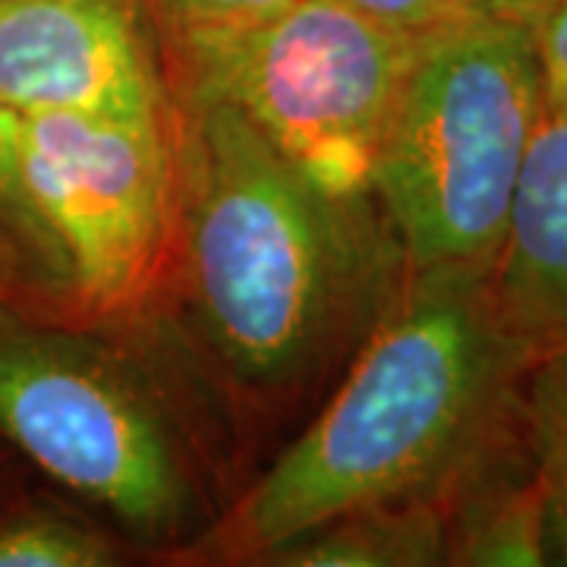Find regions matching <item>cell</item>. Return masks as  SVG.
Instances as JSON below:
<instances>
[{"label": "cell", "instance_id": "obj_11", "mask_svg": "<svg viewBox=\"0 0 567 567\" xmlns=\"http://www.w3.org/2000/svg\"><path fill=\"white\" fill-rule=\"evenodd\" d=\"M524 379L520 432L546 511L548 565L567 567V341L543 350Z\"/></svg>", "mask_w": 567, "mask_h": 567}, {"label": "cell", "instance_id": "obj_1", "mask_svg": "<svg viewBox=\"0 0 567 567\" xmlns=\"http://www.w3.org/2000/svg\"><path fill=\"white\" fill-rule=\"evenodd\" d=\"M492 271L406 268L344 385L234 507L221 555L259 565L353 507L445 502L514 439L536 353L502 319Z\"/></svg>", "mask_w": 567, "mask_h": 567}, {"label": "cell", "instance_id": "obj_18", "mask_svg": "<svg viewBox=\"0 0 567 567\" xmlns=\"http://www.w3.org/2000/svg\"><path fill=\"white\" fill-rule=\"evenodd\" d=\"M0 306H35V309H48V303L35 293V287L20 271V265L13 262L3 249H0Z\"/></svg>", "mask_w": 567, "mask_h": 567}, {"label": "cell", "instance_id": "obj_4", "mask_svg": "<svg viewBox=\"0 0 567 567\" xmlns=\"http://www.w3.org/2000/svg\"><path fill=\"white\" fill-rule=\"evenodd\" d=\"M420 32L350 0H290L262 20L162 41L167 92L234 107L328 196L365 203Z\"/></svg>", "mask_w": 567, "mask_h": 567}, {"label": "cell", "instance_id": "obj_10", "mask_svg": "<svg viewBox=\"0 0 567 567\" xmlns=\"http://www.w3.org/2000/svg\"><path fill=\"white\" fill-rule=\"evenodd\" d=\"M442 498H398L353 507L278 546L259 565L281 567H429L445 565Z\"/></svg>", "mask_w": 567, "mask_h": 567}, {"label": "cell", "instance_id": "obj_6", "mask_svg": "<svg viewBox=\"0 0 567 567\" xmlns=\"http://www.w3.org/2000/svg\"><path fill=\"white\" fill-rule=\"evenodd\" d=\"M20 155L73 303L107 312L140 297L177 227L171 102L20 114Z\"/></svg>", "mask_w": 567, "mask_h": 567}, {"label": "cell", "instance_id": "obj_3", "mask_svg": "<svg viewBox=\"0 0 567 567\" xmlns=\"http://www.w3.org/2000/svg\"><path fill=\"white\" fill-rule=\"evenodd\" d=\"M543 117L533 29L476 17L423 29L372 167L406 268L495 265Z\"/></svg>", "mask_w": 567, "mask_h": 567}, {"label": "cell", "instance_id": "obj_2", "mask_svg": "<svg viewBox=\"0 0 567 567\" xmlns=\"http://www.w3.org/2000/svg\"><path fill=\"white\" fill-rule=\"evenodd\" d=\"M186 281L227 372L300 382L388 284L372 203L309 183L224 102L167 92Z\"/></svg>", "mask_w": 567, "mask_h": 567}, {"label": "cell", "instance_id": "obj_13", "mask_svg": "<svg viewBox=\"0 0 567 567\" xmlns=\"http://www.w3.org/2000/svg\"><path fill=\"white\" fill-rule=\"evenodd\" d=\"M117 546L92 524L39 502L0 495V567H107Z\"/></svg>", "mask_w": 567, "mask_h": 567}, {"label": "cell", "instance_id": "obj_8", "mask_svg": "<svg viewBox=\"0 0 567 567\" xmlns=\"http://www.w3.org/2000/svg\"><path fill=\"white\" fill-rule=\"evenodd\" d=\"M505 324L539 357L567 341V102L546 107L492 271Z\"/></svg>", "mask_w": 567, "mask_h": 567}, {"label": "cell", "instance_id": "obj_9", "mask_svg": "<svg viewBox=\"0 0 567 567\" xmlns=\"http://www.w3.org/2000/svg\"><path fill=\"white\" fill-rule=\"evenodd\" d=\"M445 565H548L546 511L533 461L529 451H517L514 439L454 486L445 498Z\"/></svg>", "mask_w": 567, "mask_h": 567}, {"label": "cell", "instance_id": "obj_12", "mask_svg": "<svg viewBox=\"0 0 567 567\" xmlns=\"http://www.w3.org/2000/svg\"><path fill=\"white\" fill-rule=\"evenodd\" d=\"M0 249L20 265L44 303L70 297L66 265L22 181L20 114L0 99Z\"/></svg>", "mask_w": 567, "mask_h": 567}, {"label": "cell", "instance_id": "obj_14", "mask_svg": "<svg viewBox=\"0 0 567 567\" xmlns=\"http://www.w3.org/2000/svg\"><path fill=\"white\" fill-rule=\"evenodd\" d=\"M290 0H145V10L155 22L162 41L193 39L240 29L287 7Z\"/></svg>", "mask_w": 567, "mask_h": 567}, {"label": "cell", "instance_id": "obj_16", "mask_svg": "<svg viewBox=\"0 0 567 567\" xmlns=\"http://www.w3.org/2000/svg\"><path fill=\"white\" fill-rule=\"evenodd\" d=\"M555 3L558 0H445V10L447 17L514 22V25H527L536 32L546 22Z\"/></svg>", "mask_w": 567, "mask_h": 567}, {"label": "cell", "instance_id": "obj_17", "mask_svg": "<svg viewBox=\"0 0 567 567\" xmlns=\"http://www.w3.org/2000/svg\"><path fill=\"white\" fill-rule=\"evenodd\" d=\"M350 3L363 7L365 13H372L379 20L401 25V29H413V32L447 20L445 0H350Z\"/></svg>", "mask_w": 567, "mask_h": 567}, {"label": "cell", "instance_id": "obj_7", "mask_svg": "<svg viewBox=\"0 0 567 567\" xmlns=\"http://www.w3.org/2000/svg\"><path fill=\"white\" fill-rule=\"evenodd\" d=\"M0 99L17 114L164 107L145 0H0Z\"/></svg>", "mask_w": 567, "mask_h": 567}, {"label": "cell", "instance_id": "obj_19", "mask_svg": "<svg viewBox=\"0 0 567 567\" xmlns=\"http://www.w3.org/2000/svg\"><path fill=\"white\" fill-rule=\"evenodd\" d=\"M10 454H13V451H10V447H7V445H3V442H0V495L7 492V473H10Z\"/></svg>", "mask_w": 567, "mask_h": 567}, {"label": "cell", "instance_id": "obj_15", "mask_svg": "<svg viewBox=\"0 0 567 567\" xmlns=\"http://www.w3.org/2000/svg\"><path fill=\"white\" fill-rule=\"evenodd\" d=\"M539 61L546 76V107L567 102V0L551 7L546 22L536 29Z\"/></svg>", "mask_w": 567, "mask_h": 567}, {"label": "cell", "instance_id": "obj_5", "mask_svg": "<svg viewBox=\"0 0 567 567\" xmlns=\"http://www.w3.org/2000/svg\"><path fill=\"white\" fill-rule=\"evenodd\" d=\"M0 442L142 543L181 536L193 514L181 445L145 388L35 306H0Z\"/></svg>", "mask_w": 567, "mask_h": 567}]
</instances>
